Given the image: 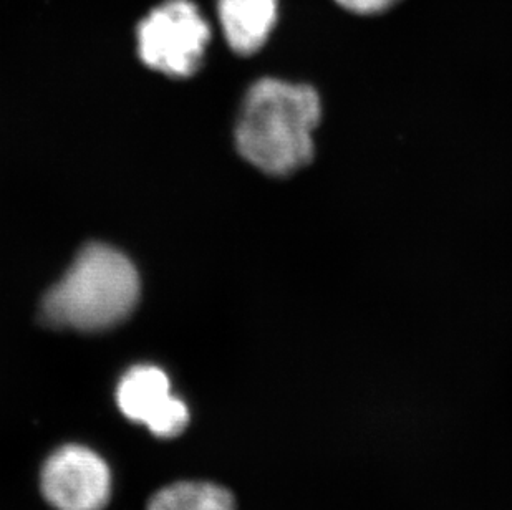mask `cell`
I'll return each instance as SVG.
<instances>
[{
  "instance_id": "3957f363",
  "label": "cell",
  "mask_w": 512,
  "mask_h": 510,
  "mask_svg": "<svg viewBox=\"0 0 512 510\" xmlns=\"http://www.w3.org/2000/svg\"><path fill=\"white\" fill-rule=\"evenodd\" d=\"M209 40L211 27L191 0H168L138 27L141 60L174 78L198 72Z\"/></svg>"
},
{
  "instance_id": "7a4b0ae2",
  "label": "cell",
  "mask_w": 512,
  "mask_h": 510,
  "mask_svg": "<svg viewBox=\"0 0 512 510\" xmlns=\"http://www.w3.org/2000/svg\"><path fill=\"white\" fill-rule=\"evenodd\" d=\"M140 297V277L113 247L92 244L80 252L42 302V317L57 328L98 332L123 322Z\"/></svg>"
},
{
  "instance_id": "5b68a950",
  "label": "cell",
  "mask_w": 512,
  "mask_h": 510,
  "mask_svg": "<svg viewBox=\"0 0 512 510\" xmlns=\"http://www.w3.org/2000/svg\"><path fill=\"white\" fill-rule=\"evenodd\" d=\"M116 405L126 419L143 424L160 439L178 438L191 421L186 401L174 395L170 376L158 366L126 371L116 386Z\"/></svg>"
},
{
  "instance_id": "6da1fadb",
  "label": "cell",
  "mask_w": 512,
  "mask_h": 510,
  "mask_svg": "<svg viewBox=\"0 0 512 510\" xmlns=\"http://www.w3.org/2000/svg\"><path fill=\"white\" fill-rule=\"evenodd\" d=\"M320 120L322 100L314 87L261 78L249 88L239 111L237 151L264 174L290 176L314 158Z\"/></svg>"
},
{
  "instance_id": "8992f818",
  "label": "cell",
  "mask_w": 512,
  "mask_h": 510,
  "mask_svg": "<svg viewBox=\"0 0 512 510\" xmlns=\"http://www.w3.org/2000/svg\"><path fill=\"white\" fill-rule=\"evenodd\" d=\"M218 15L232 52L249 57L276 29L279 0H218Z\"/></svg>"
},
{
  "instance_id": "52a82bcc",
  "label": "cell",
  "mask_w": 512,
  "mask_h": 510,
  "mask_svg": "<svg viewBox=\"0 0 512 510\" xmlns=\"http://www.w3.org/2000/svg\"><path fill=\"white\" fill-rule=\"evenodd\" d=\"M146 510H237L228 487L209 481H178L156 491Z\"/></svg>"
},
{
  "instance_id": "ba28073f",
  "label": "cell",
  "mask_w": 512,
  "mask_h": 510,
  "mask_svg": "<svg viewBox=\"0 0 512 510\" xmlns=\"http://www.w3.org/2000/svg\"><path fill=\"white\" fill-rule=\"evenodd\" d=\"M335 4L355 15H377L392 9L400 0H334Z\"/></svg>"
},
{
  "instance_id": "277c9868",
  "label": "cell",
  "mask_w": 512,
  "mask_h": 510,
  "mask_svg": "<svg viewBox=\"0 0 512 510\" xmlns=\"http://www.w3.org/2000/svg\"><path fill=\"white\" fill-rule=\"evenodd\" d=\"M40 491L55 510H105L112 499V471L88 446L63 444L45 459Z\"/></svg>"
}]
</instances>
